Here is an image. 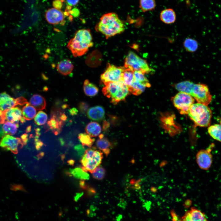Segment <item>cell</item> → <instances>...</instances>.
Returning a JSON list of instances; mask_svg holds the SVG:
<instances>
[{
  "label": "cell",
  "mask_w": 221,
  "mask_h": 221,
  "mask_svg": "<svg viewBox=\"0 0 221 221\" xmlns=\"http://www.w3.org/2000/svg\"><path fill=\"white\" fill-rule=\"evenodd\" d=\"M93 45L92 37L89 29L77 31L73 38L68 42L67 47L75 57L85 54Z\"/></svg>",
  "instance_id": "obj_1"
},
{
  "label": "cell",
  "mask_w": 221,
  "mask_h": 221,
  "mask_svg": "<svg viewBox=\"0 0 221 221\" xmlns=\"http://www.w3.org/2000/svg\"><path fill=\"white\" fill-rule=\"evenodd\" d=\"M70 174L74 177L81 180H88L89 175L87 172L84 171L82 168H77L70 170Z\"/></svg>",
  "instance_id": "obj_33"
},
{
  "label": "cell",
  "mask_w": 221,
  "mask_h": 221,
  "mask_svg": "<svg viewBox=\"0 0 221 221\" xmlns=\"http://www.w3.org/2000/svg\"><path fill=\"white\" fill-rule=\"evenodd\" d=\"M102 91L104 95L111 99V102L116 104L124 101L129 93L128 87L122 80L105 84Z\"/></svg>",
  "instance_id": "obj_3"
},
{
  "label": "cell",
  "mask_w": 221,
  "mask_h": 221,
  "mask_svg": "<svg viewBox=\"0 0 221 221\" xmlns=\"http://www.w3.org/2000/svg\"><path fill=\"white\" fill-rule=\"evenodd\" d=\"M88 104L85 102H81L79 106V110L83 113H85L88 110Z\"/></svg>",
  "instance_id": "obj_37"
},
{
  "label": "cell",
  "mask_w": 221,
  "mask_h": 221,
  "mask_svg": "<svg viewBox=\"0 0 221 221\" xmlns=\"http://www.w3.org/2000/svg\"><path fill=\"white\" fill-rule=\"evenodd\" d=\"M124 67L133 72L139 70L148 73L151 71L146 61L132 51L129 52L125 58Z\"/></svg>",
  "instance_id": "obj_7"
},
{
  "label": "cell",
  "mask_w": 221,
  "mask_h": 221,
  "mask_svg": "<svg viewBox=\"0 0 221 221\" xmlns=\"http://www.w3.org/2000/svg\"><path fill=\"white\" fill-rule=\"evenodd\" d=\"M62 113L60 111L52 112L51 113L50 119L47 122L49 128L55 135H57L60 132L61 127L64 124V121L61 118Z\"/></svg>",
  "instance_id": "obj_14"
},
{
  "label": "cell",
  "mask_w": 221,
  "mask_h": 221,
  "mask_svg": "<svg viewBox=\"0 0 221 221\" xmlns=\"http://www.w3.org/2000/svg\"><path fill=\"white\" fill-rule=\"evenodd\" d=\"M183 45L187 51L191 52L196 51L198 47L197 41L190 38H187L184 40Z\"/></svg>",
  "instance_id": "obj_29"
},
{
  "label": "cell",
  "mask_w": 221,
  "mask_h": 221,
  "mask_svg": "<svg viewBox=\"0 0 221 221\" xmlns=\"http://www.w3.org/2000/svg\"><path fill=\"white\" fill-rule=\"evenodd\" d=\"M110 125L109 123L107 121H104L103 122V129L104 130L107 129Z\"/></svg>",
  "instance_id": "obj_43"
},
{
  "label": "cell",
  "mask_w": 221,
  "mask_h": 221,
  "mask_svg": "<svg viewBox=\"0 0 221 221\" xmlns=\"http://www.w3.org/2000/svg\"><path fill=\"white\" fill-rule=\"evenodd\" d=\"M134 80L145 85L146 87H149L150 85L147 78L145 76L144 72L139 70L133 72Z\"/></svg>",
  "instance_id": "obj_32"
},
{
  "label": "cell",
  "mask_w": 221,
  "mask_h": 221,
  "mask_svg": "<svg viewBox=\"0 0 221 221\" xmlns=\"http://www.w3.org/2000/svg\"><path fill=\"white\" fill-rule=\"evenodd\" d=\"M156 6L155 0H140L139 7L143 12L153 10Z\"/></svg>",
  "instance_id": "obj_31"
},
{
  "label": "cell",
  "mask_w": 221,
  "mask_h": 221,
  "mask_svg": "<svg viewBox=\"0 0 221 221\" xmlns=\"http://www.w3.org/2000/svg\"><path fill=\"white\" fill-rule=\"evenodd\" d=\"M69 164L71 165H73L74 163V161L73 160H70L68 162Z\"/></svg>",
  "instance_id": "obj_47"
},
{
  "label": "cell",
  "mask_w": 221,
  "mask_h": 221,
  "mask_svg": "<svg viewBox=\"0 0 221 221\" xmlns=\"http://www.w3.org/2000/svg\"><path fill=\"white\" fill-rule=\"evenodd\" d=\"M4 122L3 120L2 119V118L0 116V124H3L4 123Z\"/></svg>",
  "instance_id": "obj_48"
},
{
  "label": "cell",
  "mask_w": 221,
  "mask_h": 221,
  "mask_svg": "<svg viewBox=\"0 0 221 221\" xmlns=\"http://www.w3.org/2000/svg\"><path fill=\"white\" fill-rule=\"evenodd\" d=\"M106 171L102 167H97L91 173L93 177L98 180H101L105 177Z\"/></svg>",
  "instance_id": "obj_36"
},
{
  "label": "cell",
  "mask_w": 221,
  "mask_h": 221,
  "mask_svg": "<svg viewBox=\"0 0 221 221\" xmlns=\"http://www.w3.org/2000/svg\"><path fill=\"white\" fill-rule=\"evenodd\" d=\"M22 115L27 120L33 119L36 115V110L28 102L22 108Z\"/></svg>",
  "instance_id": "obj_23"
},
{
  "label": "cell",
  "mask_w": 221,
  "mask_h": 221,
  "mask_svg": "<svg viewBox=\"0 0 221 221\" xmlns=\"http://www.w3.org/2000/svg\"><path fill=\"white\" fill-rule=\"evenodd\" d=\"M39 137L38 136L36 135L35 139V146L37 150H39L43 145L42 142L38 139Z\"/></svg>",
  "instance_id": "obj_39"
},
{
  "label": "cell",
  "mask_w": 221,
  "mask_h": 221,
  "mask_svg": "<svg viewBox=\"0 0 221 221\" xmlns=\"http://www.w3.org/2000/svg\"><path fill=\"white\" fill-rule=\"evenodd\" d=\"M21 139L24 144H26L27 141V135L24 134L21 136Z\"/></svg>",
  "instance_id": "obj_42"
},
{
  "label": "cell",
  "mask_w": 221,
  "mask_h": 221,
  "mask_svg": "<svg viewBox=\"0 0 221 221\" xmlns=\"http://www.w3.org/2000/svg\"><path fill=\"white\" fill-rule=\"evenodd\" d=\"M87 115L90 119L97 121H100L104 118L105 111L104 108L101 106L92 107L88 109Z\"/></svg>",
  "instance_id": "obj_17"
},
{
  "label": "cell",
  "mask_w": 221,
  "mask_h": 221,
  "mask_svg": "<svg viewBox=\"0 0 221 221\" xmlns=\"http://www.w3.org/2000/svg\"><path fill=\"white\" fill-rule=\"evenodd\" d=\"M62 5V1L61 0H55L53 2L52 6L55 8L60 10Z\"/></svg>",
  "instance_id": "obj_38"
},
{
  "label": "cell",
  "mask_w": 221,
  "mask_h": 221,
  "mask_svg": "<svg viewBox=\"0 0 221 221\" xmlns=\"http://www.w3.org/2000/svg\"><path fill=\"white\" fill-rule=\"evenodd\" d=\"M160 17L163 22L166 24H170L175 22L176 16L175 11L173 9L168 8L161 11Z\"/></svg>",
  "instance_id": "obj_19"
},
{
  "label": "cell",
  "mask_w": 221,
  "mask_h": 221,
  "mask_svg": "<svg viewBox=\"0 0 221 221\" xmlns=\"http://www.w3.org/2000/svg\"><path fill=\"white\" fill-rule=\"evenodd\" d=\"M22 110L18 107H15L8 110L5 113V121L18 123L23 117Z\"/></svg>",
  "instance_id": "obj_16"
},
{
  "label": "cell",
  "mask_w": 221,
  "mask_h": 221,
  "mask_svg": "<svg viewBox=\"0 0 221 221\" xmlns=\"http://www.w3.org/2000/svg\"><path fill=\"white\" fill-rule=\"evenodd\" d=\"M2 124H0V138H2L5 134L3 131L2 125Z\"/></svg>",
  "instance_id": "obj_44"
},
{
  "label": "cell",
  "mask_w": 221,
  "mask_h": 221,
  "mask_svg": "<svg viewBox=\"0 0 221 221\" xmlns=\"http://www.w3.org/2000/svg\"><path fill=\"white\" fill-rule=\"evenodd\" d=\"M74 66L72 62L68 59H64L58 62L56 68L58 72L64 76L71 74L73 69Z\"/></svg>",
  "instance_id": "obj_18"
},
{
  "label": "cell",
  "mask_w": 221,
  "mask_h": 221,
  "mask_svg": "<svg viewBox=\"0 0 221 221\" xmlns=\"http://www.w3.org/2000/svg\"><path fill=\"white\" fill-rule=\"evenodd\" d=\"M208 131L212 138L221 142V124H215L209 126Z\"/></svg>",
  "instance_id": "obj_25"
},
{
  "label": "cell",
  "mask_w": 221,
  "mask_h": 221,
  "mask_svg": "<svg viewBox=\"0 0 221 221\" xmlns=\"http://www.w3.org/2000/svg\"><path fill=\"white\" fill-rule=\"evenodd\" d=\"M124 67H118L107 64L105 72L101 75L100 79L105 85L110 82H116L122 80V74L125 69Z\"/></svg>",
  "instance_id": "obj_10"
},
{
  "label": "cell",
  "mask_w": 221,
  "mask_h": 221,
  "mask_svg": "<svg viewBox=\"0 0 221 221\" xmlns=\"http://www.w3.org/2000/svg\"><path fill=\"white\" fill-rule=\"evenodd\" d=\"M29 103L37 110L45 109L46 106L45 99L39 94H35L33 95L30 99Z\"/></svg>",
  "instance_id": "obj_21"
},
{
  "label": "cell",
  "mask_w": 221,
  "mask_h": 221,
  "mask_svg": "<svg viewBox=\"0 0 221 221\" xmlns=\"http://www.w3.org/2000/svg\"><path fill=\"white\" fill-rule=\"evenodd\" d=\"M211 149L200 150L197 153L196 160L199 167L202 169L207 170L211 167L212 162Z\"/></svg>",
  "instance_id": "obj_12"
},
{
  "label": "cell",
  "mask_w": 221,
  "mask_h": 221,
  "mask_svg": "<svg viewBox=\"0 0 221 221\" xmlns=\"http://www.w3.org/2000/svg\"><path fill=\"white\" fill-rule=\"evenodd\" d=\"M70 12L69 13L75 17H77L79 15V12L78 10L76 8L73 9L72 11H70Z\"/></svg>",
  "instance_id": "obj_41"
},
{
  "label": "cell",
  "mask_w": 221,
  "mask_h": 221,
  "mask_svg": "<svg viewBox=\"0 0 221 221\" xmlns=\"http://www.w3.org/2000/svg\"><path fill=\"white\" fill-rule=\"evenodd\" d=\"M181 221H207L205 214L195 207L187 211L181 218Z\"/></svg>",
  "instance_id": "obj_15"
},
{
  "label": "cell",
  "mask_w": 221,
  "mask_h": 221,
  "mask_svg": "<svg viewBox=\"0 0 221 221\" xmlns=\"http://www.w3.org/2000/svg\"><path fill=\"white\" fill-rule=\"evenodd\" d=\"M98 30L104 34L107 39L123 32L124 24L117 14L111 12L103 15L97 25Z\"/></svg>",
  "instance_id": "obj_2"
},
{
  "label": "cell",
  "mask_w": 221,
  "mask_h": 221,
  "mask_svg": "<svg viewBox=\"0 0 221 221\" xmlns=\"http://www.w3.org/2000/svg\"><path fill=\"white\" fill-rule=\"evenodd\" d=\"M87 133L91 137H95L98 136L101 131L100 125L96 122L89 123L86 127Z\"/></svg>",
  "instance_id": "obj_22"
},
{
  "label": "cell",
  "mask_w": 221,
  "mask_h": 221,
  "mask_svg": "<svg viewBox=\"0 0 221 221\" xmlns=\"http://www.w3.org/2000/svg\"><path fill=\"white\" fill-rule=\"evenodd\" d=\"M101 55L99 52L95 50L88 55L86 59V63L89 66L95 67L94 61H96L99 64L101 62Z\"/></svg>",
  "instance_id": "obj_28"
},
{
  "label": "cell",
  "mask_w": 221,
  "mask_h": 221,
  "mask_svg": "<svg viewBox=\"0 0 221 221\" xmlns=\"http://www.w3.org/2000/svg\"><path fill=\"white\" fill-rule=\"evenodd\" d=\"M47 118V114L44 112L40 111L35 117L34 122L38 125H43L46 122Z\"/></svg>",
  "instance_id": "obj_35"
},
{
  "label": "cell",
  "mask_w": 221,
  "mask_h": 221,
  "mask_svg": "<svg viewBox=\"0 0 221 221\" xmlns=\"http://www.w3.org/2000/svg\"><path fill=\"white\" fill-rule=\"evenodd\" d=\"M31 130V126H28L27 128L26 129V132H29Z\"/></svg>",
  "instance_id": "obj_46"
},
{
  "label": "cell",
  "mask_w": 221,
  "mask_h": 221,
  "mask_svg": "<svg viewBox=\"0 0 221 221\" xmlns=\"http://www.w3.org/2000/svg\"><path fill=\"white\" fill-rule=\"evenodd\" d=\"M99 138L96 141V145L99 149L107 156L110 152L111 143L107 138L104 137L103 134L100 135Z\"/></svg>",
  "instance_id": "obj_20"
},
{
  "label": "cell",
  "mask_w": 221,
  "mask_h": 221,
  "mask_svg": "<svg viewBox=\"0 0 221 221\" xmlns=\"http://www.w3.org/2000/svg\"><path fill=\"white\" fill-rule=\"evenodd\" d=\"M45 17L47 22L52 25H64L65 22L64 13L60 10L55 8L48 9L46 12Z\"/></svg>",
  "instance_id": "obj_13"
},
{
  "label": "cell",
  "mask_w": 221,
  "mask_h": 221,
  "mask_svg": "<svg viewBox=\"0 0 221 221\" xmlns=\"http://www.w3.org/2000/svg\"><path fill=\"white\" fill-rule=\"evenodd\" d=\"M86 133H80L79 134L78 138L83 146L91 147L93 145L95 139Z\"/></svg>",
  "instance_id": "obj_34"
},
{
  "label": "cell",
  "mask_w": 221,
  "mask_h": 221,
  "mask_svg": "<svg viewBox=\"0 0 221 221\" xmlns=\"http://www.w3.org/2000/svg\"><path fill=\"white\" fill-rule=\"evenodd\" d=\"M188 94L194 98L198 103L207 106L211 102L212 96L207 86L191 82Z\"/></svg>",
  "instance_id": "obj_6"
},
{
  "label": "cell",
  "mask_w": 221,
  "mask_h": 221,
  "mask_svg": "<svg viewBox=\"0 0 221 221\" xmlns=\"http://www.w3.org/2000/svg\"><path fill=\"white\" fill-rule=\"evenodd\" d=\"M28 103L26 99L23 97L15 99L5 92L1 93H0V116L5 120L6 111L18 105L22 106Z\"/></svg>",
  "instance_id": "obj_8"
},
{
  "label": "cell",
  "mask_w": 221,
  "mask_h": 221,
  "mask_svg": "<svg viewBox=\"0 0 221 221\" xmlns=\"http://www.w3.org/2000/svg\"><path fill=\"white\" fill-rule=\"evenodd\" d=\"M78 112V111L76 108H72L70 110V112L72 115H74L76 114Z\"/></svg>",
  "instance_id": "obj_45"
},
{
  "label": "cell",
  "mask_w": 221,
  "mask_h": 221,
  "mask_svg": "<svg viewBox=\"0 0 221 221\" xmlns=\"http://www.w3.org/2000/svg\"><path fill=\"white\" fill-rule=\"evenodd\" d=\"M19 127L18 123L5 121L3 124L2 128L5 134H6L13 135L17 132Z\"/></svg>",
  "instance_id": "obj_27"
},
{
  "label": "cell",
  "mask_w": 221,
  "mask_h": 221,
  "mask_svg": "<svg viewBox=\"0 0 221 221\" xmlns=\"http://www.w3.org/2000/svg\"><path fill=\"white\" fill-rule=\"evenodd\" d=\"M188 114L195 124L199 126L207 127L211 123L212 113L207 105L199 103H194Z\"/></svg>",
  "instance_id": "obj_4"
},
{
  "label": "cell",
  "mask_w": 221,
  "mask_h": 221,
  "mask_svg": "<svg viewBox=\"0 0 221 221\" xmlns=\"http://www.w3.org/2000/svg\"><path fill=\"white\" fill-rule=\"evenodd\" d=\"M22 140L20 138L6 134L1 139L0 146L14 154H17L18 147L20 145L22 146Z\"/></svg>",
  "instance_id": "obj_11"
},
{
  "label": "cell",
  "mask_w": 221,
  "mask_h": 221,
  "mask_svg": "<svg viewBox=\"0 0 221 221\" xmlns=\"http://www.w3.org/2000/svg\"><path fill=\"white\" fill-rule=\"evenodd\" d=\"M172 101L174 106L182 114H188L194 102L193 97L191 95L180 92L173 98Z\"/></svg>",
  "instance_id": "obj_9"
},
{
  "label": "cell",
  "mask_w": 221,
  "mask_h": 221,
  "mask_svg": "<svg viewBox=\"0 0 221 221\" xmlns=\"http://www.w3.org/2000/svg\"><path fill=\"white\" fill-rule=\"evenodd\" d=\"M103 157V153L94 147L87 149L81 160L82 169L92 173L101 164Z\"/></svg>",
  "instance_id": "obj_5"
},
{
  "label": "cell",
  "mask_w": 221,
  "mask_h": 221,
  "mask_svg": "<svg viewBox=\"0 0 221 221\" xmlns=\"http://www.w3.org/2000/svg\"><path fill=\"white\" fill-rule=\"evenodd\" d=\"M83 88L85 94L89 96H93L96 95L99 91L98 88L88 79L84 81Z\"/></svg>",
  "instance_id": "obj_24"
},
{
  "label": "cell",
  "mask_w": 221,
  "mask_h": 221,
  "mask_svg": "<svg viewBox=\"0 0 221 221\" xmlns=\"http://www.w3.org/2000/svg\"><path fill=\"white\" fill-rule=\"evenodd\" d=\"M146 87L144 84L134 79L131 86L128 88L129 92L134 95H138L144 91Z\"/></svg>",
  "instance_id": "obj_26"
},
{
  "label": "cell",
  "mask_w": 221,
  "mask_h": 221,
  "mask_svg": "<svg viewBox=\"0 0 221 221\" xmlns=\"http://www.w3.org/2000/svg\"><path fill=\"white\" fill-rule=\"evenodd\" d=\"M68 4L71 6L76 5L79 2V0H66Z\"/></svg>",
  "instance_id": "obj_40"
},
{
  "label": "cell",
  "mask_w": 221,
  "mask_h": 221,
  "mask_svg": "<svg viewBox=\"0 0 221 221\" xmlns=\"http://www.w3.org/2000/svg\"><path fill=\"white\" fill-rule=\"evenodd\" d=\"M133 72L130 70L125 68L123 72L122 80L128 87L131 86L134 80Z\"/></svg>",
  "instance_id": "obj_30"
}]
</instances>
